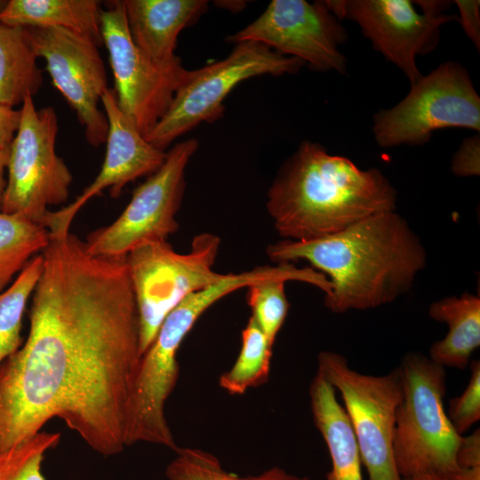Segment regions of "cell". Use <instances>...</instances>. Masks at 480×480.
I'll return each mask as SVG.
<instances>
[{"label":"cell","instance_id":"25","mask_svg":"<svg viewBox=\"0 0 480 480\" xmlns=\"http://www.w3.org/2000/svg\"><path fill=\"white\" fill-rule=\"evenodd\" d=\"M176 457L168 464L169 480H309L272 468L256 476H239L228 472L213 454L194 447H176Z\"/></svg>","mask_w":480,"mask_h":480},{"label":"cell","instance_id":"13","mask_svg":"<svg viewBox=\"0 0 480 480\" xmlns=\"http://www.w3.org/2000/svg\"><path fill=\"white\" fill-rule=\"evenodd\" d=\"M337 19L356 21L373 47L399 68L412 85L421 78L415 60L432 52L439 41L440 27L458 20L441 14L446 2L407 0L325 1Z\"/></svg>","mask_w":480,"mask_h":480},{"label":"cell","instance_id":"27","mask_svg":"<svg viewBox=\"0 0 480 480\" xmlns=\"http://www.w3.org/2000/svg\"><path fill=\"white\" fill-rule=\"evenodd\" d=\"M284 279L275 278L247 287V302L252 317L273 347L286 318L289 303L284 292Z\"/></svg>","mask_w":480,"mask_h":480},{"label":"cell","instance_id":"5","mask_svg":"<svg viewBox=\"0 0 480 480\" xmlns=\"http://www.w3.org/2000/svg\"><path fill=\"white\" fill-rule=\"evenodd\" d=\"M220 239L196 236L188 253L176 252L167 241L142 244L125 255L140 327V355L153 342L166 316L187 296L222 280L213 270Z\"/></svg>","mask_w":480,"mask_h":480},{"label":"cell","instance_id":"8","mask_svg":"<svg viewBox=\"0 0 480 480\" xmlns=\"http://www.w3.org/2000/svg\"><path fill=\"white\" fill-rule=\"evenodd\" d=\"M317 364V372L340 394L369 480H404L393 451L396 412L402 397L398 368L380 376L361 373L332 351L320 352Z\"/></svg>","mask_w":480,"mask_h":480},{"label":"cell","instance_id":"32","mask_svg":"<svg viewBox=\"0 0 480 480\" xmlns=\"http://www.w3.org/2000/svg\"><path fill=\"white\" fill-rule=\"evenodd\" d=\"M21 110L0 104V149H9L20 127Z\"/></svg>","mask_w":480,"mask_h":480},{"label":"cell","instance_id":"14","mask_svg":"<svg viewBox=\"0 0 480 480\" xmlns=\"http://www.w3.org/2000/svg\"><path fill=\"white\" fill-rule=\"evenodd\" d=\"M37 58L45 61L52 84L75 110L87 142H106L108 124L100 102L108 91V78L98 46L61 28H24Z\"/></svg>","mask_w":480,"mask_h":480},{"label":"cell","instance_id":"21","mask_svg":"<svg viewBox=\"0 0 480 480\" xmlns=\"http://www.w3.org/2000/svg\"><path fill=\"white\" fill-rule=\"evenodd\" d=\"M36 59L24 28L0 23V104L13 108L36 94L43 84Z\"/></svg>","mask_w":480,"mask_h":480},{"label":"cell","instance_id":"26","mask_svg":"<svg viewBox=\"0 0 480 480\" xmlns=\"http://www.w3.org/2000/svg\"><path fill=\"white\" fill-rule=\"evenodd\" d=\"M60 434L39 431L0 455V480H45V452L60 442Z\"/></svg>","mask_w":480,"mask_h":480},{"label":"cell","instance_id":"18","mask_svg":"<svg viewBox=\"0 0 480 480\" xmlns=\"http://www.w3.org/2000/svg\"><path fill=\"white\" fill-rule=\"evenodd\" d=\"M313 420L328 448L327 480H363L362 460L350 421L335 389L316 372L309 388Z\"/></svg>","mask_w":480,"mask_h":480},{"label":"cell","instance_id":"19","mask_svg":"<svg viewBox=\"0 0 480 480\" xmlns=\"http://www.w3.org/2000/svg\"><path fill=\"white\" fill-rule=\"evenodd\" d=\"M101 2L96 0H10L0 23L20 28H61L103 44Z\"/></svg>","mask_w":480,"mask_h":480},{"label":"cell","instance_id":"1","mask_svg":"<svg viewBox=\"0 0 480 480\" xmlns=\"http://www.w3.org/2000/svg\"><path fill=\"white\" fill-rule=\"evenodd\" d=\"M24 345L0 365V455L62 420L106 456L128 446L141 359L125 255L96 256L51 236Z\"/></svg>","mask_w":480,"mask_h":480},{"label":"cell","instance_id":"2","mask_svg":"<svg viewBox=\"0 0 480 480\" xmlns=\"http://www.w3.org/2000/svg\"><path fill=\"white\" fill-rule=\"evenodd\" d=\"M267 254L277 263L307 260L324 274L332 284L324 305L333 313L393 302L412 288L427 262L420 238L396 211L323 238L280 240L267 247Z\"/></svg>","mask_w":480,"mask_h":480},{"label":"cell","instance_id":"16","mask_svg":"<svg viewBox=\"0 0 480 480\" xmlns=\"http://www.w3.org/2000/svg\"><path fill=\"white\" fill-rule=\"evenodd\" d=\"M101 103L108 124L103 164L94 180L74 202L46 214L43 225L51 236L69 233L78 211L104 189L108 188L111 196L118 197L129 182L151 175L165 160L166 153L149 143L121 110L114 89H108Z\"/></svg>","mask_w":480,"mask_h":480},{"label":"cell","instance_id":"7","mask_svg":"<svg viewBox=\"0 0 480 480\" xmlns=\"http://www.w3.org/2000/svg\"><path fill=\"white\" fill-rule=\"evenodd\" d=\"M20 127L10 146L1 212L43 223L49 207L67 201L72 174L55 149L58 117L52 107L22 103Z\"/></svg>","mask_w":480,"mask_h":480},{"label":"cell","instance_id":"9","mask_svg":"<svg viewBox=\"0 0 480 480\" xmlns=\"http://www.w3.org/2000/svg\"><path fill=\"white\" fill-rule=\"evenodd\" d=\"M373 133L383 148L421 145L447 127L480 131V98L468 71L446 61L412 85L395 107L374 116Z\"/></svg>","mask_w":480,"mask_h":480},{"label":"cell","instance_id":"35","mask_svg":"<svg viewBox=\"0 0 480 480\" xmlns=\"http://www.w3.org/2000/svg\"><path fill=\"white\" fill-rule=\"evenodd\" d=\"M404 480H447V479L434 473H422V474H418L409 478H405Z\"/></svg>","mask_w":480,"mask_h":480},{"label":"cell","instance_id":"23","mask_svg":"<svg viewBox=\"0 0 480 480\" xmlns=\"http://www.w3.org/2000/svg\"><path fill=\"white\" fill-rule=\"evenodd\" d=\"M273 347L254 320L250 317L242 332L239 355L219 380L220 387L230 395H243L249 388L268 381Z\"/></svg>","mask_w":480,"mask_h":480},{"label":"cell","instance_id":"15","mask_svg":"<svg viewBox=\"0 0 480 480\" xmlns=\"http://www.w3.org/2000/svg\"><path fill=\"white\" fill-rule=\"evenodd\" d=\"M346 38L325 1L273 0L260 16L227 41L256 42L316 70L343 74L346 59L339 47Z\"/></svg>","mask_w":480,"mask_h":480},{"label":"cell","instance_id":"22","mask_svg":"<svg viewBox=\"0 0 480 480\" xmlns=\"http://www.w3.org/2000/svg\"><path fill=\"white\" fill-rule=\"evenodd\" d=\"M49 243L50 233L43 224L0 212V292Z\"/></svg>","mask_w":480,"mask_h":480},{"label":"cell","instance_id":"24","mask_svg":"<svg viewBox=\"0 0 480 480\" xmlns=\"http://www.w3.org/2000/svg\"><path fill=\"white\" fill-rule=\"evenodd\" d=\"M43 265V254L34 257L12 285L0 292V365L20 348L22 316L40 278Z\"/></svg>","mask_w":480,"mask_h":480},{"label":"cell","instance_id":"34","mask_svg":"<svg viewBox=\"0 0 480 480\" xmlns=\"http://www.w3.org/2000/svg\"><path fill=\"white\" fill-rule=\"evenodd\" d=\"M10 149V148H9ZM9 149H0V212L2 206L3 196L6 185V180H4V170L7 167L8 158H9Z\"/></svg>","mask_w":480,"mask_h":480},{"label":"cell","instance_id":"31","mask_svg":"<svg viewBox=\"0 0 480 480\" xmlns=\"http://www.w3.org/2000/svg\"><path fill=\"white\" fill-rule=\"evenodd\" d=\"M456 462L459 468L480 467L479 428L469 436H461L456 452Z\"/></svg>","mask_w":480,"mask_h":480},{"label":"cell","instance_id":"6","mask_svg":"<svg viewBox=\"0 0 480 480\" xmlns=\"http://www.w3.org/2000/svg\"><path fill=\"white\" fill-rule=\"evenodd\" d=\"M303 65L299 59L264 44L237 43L225 59L188 71L169 108L145 138L164 151L175 139L201 123L220 117L225 99L241 82L264 75L293 74Z\"/></svg>","mask_w":480,"mask_h":480},{"label":"cell","instance_id":"20","mask_svg":"<svg viewBox=\"0 0 480 480\" xmlns=\"http://www.w3.org/2000/svg\"><path fill=\"white\" fill-rule=\"evenodd\" d=\"M429 316L448 325L446 336L432 344L429 358L445 367L464 369L480 346V298L469 292L433 302Z\"/></svg>","mask_w":480,"mask_h":480},{"label":"cell","instance_id":"4","mask_svg":"<svg viewBox=\"0 0 480 480\" xmlns=\"http://www.w3.org/2000/svg\"><path fill=\"white\" fill-rule=\"evenodd\" d=\"M398 371L402 397L393 436L397 470L404 479L434 473L448 480L459 469L456 452L462 436L444 410V367L421 353H409Z\"/></svg>","mask_w":480,"mask_h":480},{"label":"cell","instance_id":"29","mask_svg":"<svg viewBox=\"0 0 480 480\" xmlns=\"http://www.w3.org/2000/svg\"><path fill=\"white\" fill-rule=\"evenodd\" d=\"M479 135L463 140L452 161V171L457 176H477L480 172Z\"/></svg>","mask_w":480,"mask_h":480},{"label":"cell","instance_id":"28","mask_svg":"<svg viewBox=\"0 0 480 480\" xmlns=\"http://www.w3.org/2000/svg\"><path fill=\"white\" fill-rule=\"evenodd\" d=\"M470 379L464 392L450 400L447 416L462 436L480 420V362L470 364Z\"/></svg>","mask_w":480,"mask_h":480},{"label":"cell","instance_id":"36","mask_svg":"<svg viewBox=\"0 0 480 480\" xmlns=\"http://www.w3.org/2000/svg\"><path fill=\"white\" fill-rule=\"evenodd\" d=\"M6 3H7V1L0 0V12L4 9V7L5 6Z\"/></svg>","mask_w":480,"mask_h":480},{"label":"cell","instance_id":"12","mask_svg":"<svg viewBox=\"0 0 480 480\" xmlns=\"http://www.w3.org/2000/svg\"><path fill=\"white\" fill-rule=\"evenodd\" d=\"M108 3L101 10V36L117 104L146 137L169 108L188 70L180 58L161 64L146 56L132 39L123 1Z\"/></svg>","mask_w":480,"mask_h":480},{"label":"cell","instance_id":"3","mask_svg":"<svg viewBox=\"0 0 480 480\" xmlns=\"http://www.w3.org/2000/svg\"><path fill=\"white\" fill-rule=\"evenodd\" d=\"M396 208V191L380 171L308 140L281 167L267 201L277 233L292 241L329 236Z\"/></svg>","mask_w":480,"mask_h":480},{"label":"cell","instance_id":"17","mask_svg":"<svg viewBox=\"0 0 480 480\" xmlns=\"http://www.w3.org/2000/svg\"><path fill=\"white\" fill-rule=\"evenodd\" d=\"M130 35L135 45L157 63H169L178 36L207 9L204 0H123Z\"/></svg>","mask_w":480,"mask_h":480},{"label":"cell","instance_id":"33","mask_svg":"<svg viewBox=\"0 0 480 480\" xmlns=\"http://www.w3.org/2000/svg\"><path fill=\"white\" fill-rule=\"evenodd\" d=\"M448 480H480V467L459 468Z\"/></svg>","mask_w":480,"mask_h":480},{"label":"cell","instance_id":"10","mask_svg":"<svg viewBox=\"0 0 480 480\" xmlns=\"http://www.w3.org/2000/svg\"><path fill=\"white\" fill-rule=\"evenodd\" d=\"M197 148L198 141L194 138L174 145L160 168L134 190L122 214L88 236L84 242L88 252L124 256L142 244L166 241L174 234L185 191V171Z\"/></svg>","mask_w":480,"mask_h":480},{"label":"cell","instance_id":"30","mask_svg":"<svg viewBox=\"0 0 480 480\" xmlns=\"http://www.w3.org/2000/svg\"><path fill=\"white\" fill-rule=\"evenodd\" d=\"M460 12V20L467 36L475 46H480V2L456 0Z\"/></svg>","mask_w":480,"mask_h":480},{"label":"cell","instance_id":"11","mask_svg":"<svg viewBox=\"0 0 480 480\" xmlns=\"http://www.w3.org/2000/svg\"><path fill=\"white\" fill-rule=\"evenodd\" d=\"M210 307V299L203 292L187 296L166 316L142 355L132 402L128 446L149 443L172 450L177 447L164 414L165 403L179 378L177 353Z\"/></svg>","mask_w":480,"mask_h":480}]
</instances>
